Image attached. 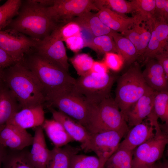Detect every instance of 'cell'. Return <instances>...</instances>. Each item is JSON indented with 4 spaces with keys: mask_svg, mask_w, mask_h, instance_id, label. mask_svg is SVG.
I'll list each match as a JSON object with an SVG mask.
<instances>
[{
    "mask_svg": "<svg viewBox=\"0 0 168 168\" xmlns=\"http://www.w3.org/2000/svg\"><path fill=\"white\" fill-rule=\"evenodd\" d=\"M3 82L14 96L20 108L43 105L45 102L42 86L23 63L4 68Z\"/></svg>",
    "mask_w": 168,
    "mask_h": 168,
    "instance_id": "cell-1",
    "label": "cell"
},
{
    "mask_svg": "<svg viewBox=\"0 0 168 168\" xmlns=\"http://www.w3.org/2000/svg\"><path fill=\"white\" fill-rule=\"evenodd\" d=\"M58 26L49 16L46 7L35 0H28L22 1L18 14L7 27L40 41Z\"/></svg>",
    "mask_w": 168,
    "mask_h": 168,
    "instance_id": "cell-2",
    "label": "cell"
},
{
    "mask_svg": "<svg viewBox=\"0 0 168 168\" xmlns=\"http://www.w3.org/2000/svg\"><path fill=\"white\" fill-rule=\"evenodd\" d=\"M38 79L45 96L70 91L76 79L57 65L50 62L35 51L23 62Z\"/></svg>",
    "mask_w": 168,
    "mask_h": 168,
    "instance_id": "cell-3",
    "label": "cell"
},
{
    "mask_svg": "<svg viewBox=\"0 0 168 168\" xmlns=\"http://www.w3.org/2000/svg\"><path fill=\"white\" fill-rule=\"evenodd\" d=\"M45 98V102L48 103L47 106L57 108L59 111L78 122L89 131L97 104L90 103L72 90L47 96Z\"/></svg>",
    "mask_w": 168,
    "mask_h": 168,
    "instance_id": "cell-4",
    "label": "cell"
},
{
    "mask_svg": "<svg viewBox=\"0 0 168 168\" xmlns=\"http://www.w3.org/2000/svg\"><path fill=\"white\" fill-rule=\"evenodd\" d=\"M150 88L136 62L118 78L114 100L126 120L128 112Z\"/></svg>",
    "mask_w": 168,
    "mask_h": 168,
    "instance_id": "cell-5",
    "label": "cell"
},
{
    "mask_svg": "<svg viewBox=\"0 0 168 168\" xmlns=\"http://www.w3.org/2000/svg\"><path fill=\"white\" fill-rule=\"evenodd\" d=\"M117 77L109 73L98 74L93 73L76 79L72 91L96 104L110 96V92Z\"/></svg>",
    "mask_w": 168,
    "mask_h": 168,
    "instance_id": "cell-6",
    "label": "cell"
},
{
    "mask_svg": "<svg viewBox=\"0 0 168 168\" xmlns=\"http://www.w3.org/2000/svg\"><path fill=\"white\" fill-rule=\"evenodd\" d=\"M129 128L126 120L110 96L96 104L95 115L89 130L91 134Z\"/></svg>",
    "mask_w": 168,
    "mask_h": 168,
    "instance_id": "cell-7",
    "label": "cell"
},
{
    "mask_svg": "<svg viewBox=\"0 0 168 168\" xmlns=\"http://www.w3.org/2000/svg\"><path fill=\"white\" fill-rule=\"evenodd\" d=\"M46 7L49 16L58 26L71 21L85 12L99 11L94 0H50Z\"/></svg>",
    "mask_w": 168,
    "mask_h": 168,
    "instance_id": "cell-8",
    "label": "cell"
},
{
    "mask_svg": "<svg viewBox=\"0 0 168 168\" xmlns=\"http://www.w3.org/2000/svg\"><path fill=\"white\" fill-rule=\"evenodd\" d=\"M129 128L91 134L86 144L81 148L85 152H94L104 166L108 159L117 150L120 141Z\"/></svg>",
    "mask_w": 168,
    "mask_h": 168,
    "instance_id": "cell-9",
    "label": "cell"
},
{
    "mask_svg": "<svg viewBox=\"0 0 168 168\" xmlns=\"http://www.w3.org/2000/svg\"><path fill=\"white\" fill-rule=\"evenodd\" d=\"M39 41L12 29L0 30V48L16 63H23L26 56L35 50Z\"/></svg>",
    "mask_w": 168,
    "mask_h": 168,
    "instance_id": "cell-10",
    "label": "cell"
},
{
    "mask_svg": "<svg viewBox=\"0 0 168 168\" xmlns=\"http://www.w3.org/2000/svg\"><path fill=\"white\" fill-rule=\"evenodd\" d=\"M168 143L167 135L162 131L133 150L132 168H148L161 159Z\"/></svg>",
    "mask_w": 168,
    "mask_h": 168,
    "instance_id": "cell-11",
    "label": "cell"
},
{
    "mask_svg": "<svg viewBox=\"0 0 168 168\" xmlns=\"http://www.w3.org/2000/svg\"><path fill=\"white\" fill-rule=\"evenodd\" d=\"M35 51L50 62L68 72L70 65L63 42L54 30L39 41Z\"/></svg>",
    "mask_w": 168,
    "mask_h": 168,
    "instance_id": "cell-12",
    "label": "cell"
},
{
    "mask_svg": "<svg viewBox=\"0 0 168 168\" xmlns=\"http://www.w3.org/2000/svg\"><path fill=\"white\" fill-rule=\"evenodd\" d=\"M157 120L154 117L147 118L141 123L133 127L120 142L119 148L133 151L154 137L157 132L161 131Z\"/></svg>",
    "mask_w": 168,
    "mask_h": 168,
    "instance_id": "cell-13",
    "label": "cell"
},
{
    "mask_svg": "<svg viewBox=\"0 0 168 168\" xmlns=\"http://www.w3.org/2000/svg\"><path fill=\"white\" fill-rule=\"evenodd\" d=\"M33 137L26 129L7 123L0 131V144L4 147L21 150L32 145Z\"/></svg>",
    "mask_w": 168,
    "mask_h": 168,
    "instance_id": "cell-14",
    "label": "cell"
},
{
    "mask_svg": "<svg viewBox=\"0 0 168 168\" xmlns=\"http://www.w3.org/2000/svg\"><path fill=\"white\" fill-rule=\"evenodd\" d=\"M156 91L150 88L136 102L127 114L128 125L133 127L141 123L151 113Z\"/></svg>",
    "mask_w": 168,
    "mask_h": 168,
    "instance_id": "cell-15",
    "label": "cell"
},
{
    "mask_svg": "<svg viewBox=\"0 0 168 168\" xmlns=\"http://www.w3.org/2000/svg\"><path fill=\"white\" fill-rule=\"evenodd\" d=\"M35 128L32 147L30 152H28V157L35 168H47L50 150L47 146L41 126Z\"/></svg>",
    "mask_w": 168,
    "mask_h": 168,
    "instance_id": "cell-16",
    "label": "cell"
},
{
    "mask_svg": "<svg viewBox=\"0 0 168 168\" xmlns=\"http://www.w3.org/2000/svg\"><path fill=\"white\" fill-rule=\"evenodd\" d=\"M53 119L60 123L74 141L81 143L80 148L87 143L91 133L78 122L53 107L47 106Z\"/></svg>",
    "mask_w": 168,
    "mask_h": 168,
    "instance_id": "cell-17",
    "label": "cell"
},
{
    "mask_svg": "<svg viewBox=\"0 0 168 168\" xmlns=\"http://www.w3.org/2000/svg\"><path fill=\"white\" fill-rule=\"evenodd\" d=\"M45 119L44 105H40L21 109L15 113L7 123L26 129L41 126Z\"/></svg>",
    "mask_w": 168,
    "mask_h": 168,
    "instance_id": "cell-18",
    "label": "cell"
},
{
    "mask_svg": "<svg viewBox=\"0 0 168 168\" xmlns=\"http://www.w3.org/2000/svg\"><path fill=\"white\" fill-rule=\"evenodd\" d=\"M96 14L105 25L113 31L121 34L134 24L142 23L136 16L127 17L106 8L100 9Z\"/></svg>",
    "mask_w": 168,
    "mask_h": 168,
    "instance_id": "cell-19",
    "label": "cell"
},
{
    "mask_svg": "<svg viewBox=\"0 0 168 168\" xmlns=\"http://www.w3.org/2000/svg\"><path fill=\"white\" fill-rule=\"evenodd\" d=\"M142 72L143 78L148 86L155 91H168V78L162 67L154 58L148 61Z\"/></svg>",
    "mask_w": 168,
    "mask_h": 168,
    "instance_id": "cell-20",
    "label": "cell"
},
{
    "mask_svg": "<svg viewBox=\"0 0 168 168\" xmlns=\"http://www.w3.org/2000/svg\"><path fill=\"white\" fill-rule=\"evenodd\" d=\"M20 108L16 99L2 82L0 84V131Z\"/></svg>",
    "mask_w": 168,
    "mask_h": 168,
    "instance_id": "cell-21",
    "label": "cell"
},
{
    "mask_svg": "<svg viewBox=\"0 0 168 168\" xmlns=\"http://www.w3.org/2000/svg\"><path fill=\"white\" fill-rule=\"evenodd\" d=\"M72 21L78 24L81 27L89 30L95 37L105 35L112 36L115 32L105 25L96 14L88 12L74 18Z\"/></svg>",
    "mask_w": 168,
    "mask_h": 168,
    "instance_id": "cell-22",
    "label": "cell"
},
{
    "mask_svg": "<svg viewBox=\"0 0 168 168\" xmlns=\"http://www.w3.org/2000/svg\"><path fill=\"white\" fill-rule=\"evenodd\" d=\"M81 150L80 147L69 144L60 147H54L50 150L47 168H70L72 156L78 154Z\"/></svg>",
    "mask_w": 168,
    "mask_h": 168,
    "instance_id": "cell-23",
    "label": "cell"
},
{
    "mask_svg": "<svg viewBox=\"0 0 168 168\" xmlns=\"http://www.w3.org/2000/svg\"><path fill=\"white\" fill-rule=\"evenodd\" d=\"M41 127L54 147H62L74 141L62 124L54 119H45Z\"/></svg>",
    "mask_w": 168,
    "mask_h": 168,
    "instance_id": "cell-24",
    "label": "cell"
},
{
    "mask_svg": "<svg viewBox=\"0 0 168 168\" xmlns=\"http://www.w3.org/2000/svg\"><path fill=\"white\" fill-rule=\"evenodd\" d=\"M112 37L115 43L117 53L122 58L124 62L128 64L134 63L138 56L134 45L127 38L118 33Z\"/></svg>",
    "mask_w": 168,
    "mask_h": 168,
    "instance_id": "cell-25",
    "label": "cell"
},
{
    "mask_svg": "<svg viewBox=\"0 0 168 168\" xmlns=\"http://www.w3.org/2000/svg\"><path fill=\"white\" fill-rule=\"evenodd\" d=\"M28 152L24 149L15 150L7 148L2 168H35L29 160Z\"/></svg>",
    "mask_w": 168,
    "mask_h": 168,
    "instance_id": "cell-26",
    "label": "cell"
},
{
    "mask_svg": "<svg viewBox=\"0 0 168 168\" xmlns=\"http://www.w3.org/2000/svg\"><path fill=\"white\" fill-rule=\"evenodd\" d=\"M133 152L118 147L107 160L104 168H132Z\"/></svg>",
    "mask_w": 168,
    "mask_h": 168,
    "instance_id": "cell-27",
    "label": "cell"
},
{
    "mask_svg": "<svg viewBox=\"0 0 168 168\" xmlns=\"http://www.w3.org/2000/svg\"><path fill=\"white\" fill-rule=\"evenodd\" d=\"M22 0H8L0 6V30H3L18 13Z\"/></svg>",
    "mask_w": 168,
    "mask_h": 168,
    "instance_id": "cell-28",
    "label": "cell"
},
{
    "mask_svg": "<svg viewBox=\"0 0 168 168\" xmlns=\"http://www.w3.org/2000/svg\"><path fill=\"white\" fill-rule=\"evenodd\" d=\"M99 55L108 53H117L112 37L109 35L94 37L87 45Z\"/></svg>",
    "mask_w": 168,
    "mask_h": 168,
    "instance_id": "cell-29",
    "label": "cell"
},
{
    "mask_svg": "<svg viewBox=\"0 0 168 168\" xmlns=\"http://www.w3.org/2000/svg\"><path fill=\"white\" fill-rule=\"evenodd\" d=\"M94 4L99 10L109 9L120 14L134 12L131 1L125 0H94Z\"/></svg>",
    "mask_w": 168,
    "mask_h": 168,
    "instance_id": "cell-30",
    "label": "cell"
},
{
    "mask_svg": "<svg viewBox=\"0 0 168 168\" xmlns=\"http://www.w3.org/2000/svg\"><path fill=\"white\" fill-rule=\"evenodd\" d=\"M134 12L141 21L147 22L154 16L155 10V0H133Z\"/></svg>",
    "mask_w": 168,
    "mask_h": 168,
    "instance_id": "cell-31",
    "label": "cell"
},
{
    "mask_svg": "<svg viewBox=\"0 0 168 168\" xmlns=\"http://www.w3.org/2000/svg\"><path fill=\"white\" fill-rule=\"evenodd\" d=\"M153 110L158 118L168 124V91H156L153 102Z\"/></svg>",
    "mask_w": 168,
    "mask_h": 168,
    "instance_id": "cell-32",
    "label": "cell"
},
{
    "mask_svg": "<svg viewBox=\"0 0 168 168\" xmlns=\"http://www.w3.org/2000/svg\"><path fill=\"white\" fill-rule=\"evenodd\" d=\"M70 61L80 77L91 72L95 61L91 57L86 53L77 54L70 58Z\"/></svg>",
    "mask_w": 168,
    "mask_h": 168,
    "instance_id": "cell-33",
    "label": "cell"
},
{
    "mask_svg": "<svg viewBox=\"0 0 168 168\" xmlns=\"http://www.w3.org/2000/svg\"><path fill=\"white\" fill-rule=\"evenodd\" d=\"M148 21L154 28L162 49L168 51V21L154 15Z\"/></svg>",
    "mask_w": 168,
    "mask_h": 168,
    "instance_id": "cell-34",
    "label": "cell"
},
{
    "mask_svg": "<svg viewBox=\"0 0 168 168\" xmlns=\"http://www.w3.org/2000/svg\"><path fill=\"white\" fill-rule=\"evenodd\" d=\"M70 168H104L97 157L76 154L71 160Z\"/></svg>",
    "mask_w": 168,
    "mask_h": 168,
    "instance_id": "cell-35",
    "label": "cell"
},
{
    "mask_svg": "<svg viewBox=\"0 0 168 168\" xmlns=\"http://www.w3.org/2000/svg\"><path fill=\"white\" fill-rule=\"evenodd\" d=\"M146 23L151 31V37L142 59L145 63L149 60L154 58L157 54L164 51L161 48L153 27L149 22Z\"/></svg>",
    "mask_w": 168,
    "mask_h": 168,
    "instance_id": "cell-36",
    "label": "cell"
},
{
    "mask_svg": "<svg viewBox=\"0 0 168 168\" xmlns=\"http://www.w3.org/2000/svg\"><path fill=\"white\" fill-rule=\"evenodd\" d=\"M54 30L63 42L71 37L79 34L81 27L77 23L71 21L64 25L58 26Z\"/></svg>",
    "mask_w": 168,
    "mask_h": 168,
    "instance_id": "cell-37",
    "label": "cell"
},
{
    "mask_svg": "<svg viewBox=\"0 0 168 168\" xmlns=\"http://www.w3.org/2000/svg\"><path fill=\"white\" fill-rule=\"evenodd\" d=\"M142 29L139 40L135 46L138 56V59L142 60L151 37V32L145 23H142Z\"/></svg>",
    "mask_w": 168,
    "mask_h": 168,
    "instance_id": "cell-38",
    "label": "cell"
},
{
    "mask_svg": "<svg viewBox=\"0 0 168 168\" xmlns=\"http://www.w3.org/2000/svg\"><path fill=\"white\" fill-rule=\"evenodd\" d=\"M104 62L108 68L114 71L119 70L124 63L122 57L117 53H114L105 54Z\"/></svg>",
    "mask_w": 168,
    "mask_h": 168,
    "instance_id": "cell-39",
    "label": "cell"
},
{
    "mask_svg": "<svg viewBox=\"0 0 168 168\" xmlns=\"http://www.w3.org/2000/svg\"><path fill=\"white\" fill-rule=\"evenodd\" d=\"M142 23L134 24L121 34L128 39L134 45L137 43L142 29Z\"/></svg>",
    "mask_w": 168,
    "mask_h": 168,
    "instance_id": "cell-40",
    "label": "cell"
},
{
    "mask_svg": "<svg viewBox=\"0 0 168 168\" xmlns=\"http://www.w3.org/2000/svg\"><path fill=\"white\" fill-rule=\"evenodd\" d=\"M64 41L68 47L75 52H78L85 47L84 41L80 34L71 37Z\"/></svg>",
    "mask_w": 168,
    "mask_h": 168,
    "instance_id": "cell-41",
    "label": "cell"
},
{
    "mask_svg": "<svg viewBox=\"0 0 168 168\" xmlns=\"http://www.w3.org/2000/svg\"><path fill=\"white\" fill-rule=\"evenodd\" d=\"M155 2L154 15L168 21V0H155Z\"/></svg>",
    "mask_w": 168,
    "mask_h": 168,
    "instance_id": "cell-42",
    "label": "cell"
},
{
    "mask_svg": "<svg viewBox=\"0 0 168 168\" xmlns=\"http://www.w3.org/2000/svg\"><path fill=\"white\" fill-rule=\"evenodd\" d=\"M154 58L162 67L168 78V51L164 50L157 54Z\"/></svg>",
    "mask_w": 168,
    "mask_h": 168,
    "instance_id": "cell-43",
    "label": "cell"
},
{
    "mask_svg": "<svg viewBox=\"0 0 168 168\" xmlns=\"http://www.w3.org/2000/svg\"><path fill=\"white\" fill-rule=\"evenodd\" d=\"M15 63L11 56L0 48V68L4 69Z\"/></svg>",
    "mask_w": 168,
    "mask_h": 168,
    "instance_id": "cell-44",
    "label": "cell"
},
{
    "mask_svg": "<svg viewBox=\"0 0 168 168\" xmlns=\"http://www.w3.org/2000/svg\"><path fill=\"white\" fill-rule=\"evenodd\" d=\"M108 72V68L104 62H94L91 73L102 75Z\"/></svg>",
    "mask_w": 168,
    "mask_h": 168,
    "instance_id": "cell-45",
    "label": "cell"
},
{
    "mask_svg": "<svg viewBox=\"0 0 168 168\" xmlns=\"http://www.w3.org/2000/svg\"><path fill=\"white\" fill-rule=\"evenodd\" d=\"M7 148L0 144V168H2V161Z\"/></svg>",
    "mask_w": 168,
    "mask_h": 168,
    "instance_id": "cell-46",
    "label": "cell"
},
{
    "mask_svg": "<svg viewBox=\"0 0 168 168\" xmlns=\"http://www.w3.org/2000/svg\"><path fill=\"white\" fill-rule=\"evenodd\" d=\"M158 168H168V160L165 159L162 162H159Z\"/></svg>",
    "mask_w": 168,
    "mask_h": 168,
    "instance_id": "cell-47",
    "label": "cell"
},
{
    "mask_svg": "<svg viewBox=\"0 0 168 168\" xmlns=\"http://www.w3.org/2000/svg\"><path fill=\"white\" fill-rule=\"evenodd\" d=\"M4 69L0 68V84L3 82V76Z\"/></svg>",
    "mask_w": 168,
    "mask_h": 168,
    "instance_id": "cell-48",
    "label": "cell"
},
{
    "mask_svg": "<svg viewBox=\"0 0 168 168\" xmlns=\"http://www.w3.org/2000/svg\"><path fill=\"white\" fill-rule=\"evenodd\" d=\"M159 165V162L158 163L156 162L151 166L148 168H158Z\"/></svg>",
    "mask_w": 168,
    "mask_h": 168,
    "instance_id": "cell-49",
    "label": "cell"
},
{
    "mask_svg": "<svg viewBox=\"0 0 168 168\" xmlns=\"http://www.w3.org/2000/svg\"><path fill=\"white\" fill-rule=\"evenodd\" d=\"M1 1V0H0V2Z\"/></svg>",
    "mask_w": 168,
    "mask_h": 168,
    "instance_id": "cell-50",
    "label": "cell"
}]
</instances>
